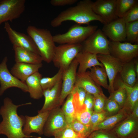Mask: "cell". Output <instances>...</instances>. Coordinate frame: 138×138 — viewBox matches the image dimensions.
<instances>
[{
    "mask_svg": "<svg viewBox=\"0 0 138 138\" xmlns=\"http://www.w3.org/2000/svg\"><path fill=\"white\" fill-rule=\"evenodd\" d=\"M125 28L123 18H118L104 25L101 30L110 41L122 42L126 40Z\"/></svg>",
    "mask_w": 138,
    "mask_h": 138,
    "instance_id": "cell-15",
    "label": "cell"
},
{
    "mask_svg": "<svg viewBox=\"0 0 138 138\" xmlns=\"http://www.w3.org/2000/svg\"><path fill=\"white\" fill-rule=\"evenodd\" d=\"M135 63V69L136 73L137 78L138 77V62L137 60L134 61Z\"/></svg>",
    "mask_w": 138,
    "mask_h": 138,
    "instance_id": "cell-45",
    "label": "cell"
},
{
    "mask_svg": "<svg viewBox=\"0 0 138 138\" xmlns=\"http://www.w3.org/2000/svg\"><path fill=\"white\" fill-rule=\"evenodd\" d=\"M116 0H97L93 2V9L106 24L118 18L116 13Z\"/></svg>",
    "mask_w": 138,
    "mask_h": 138,
    "instance_id": "cell-17",
    "label": "cell"
},
{
    "mask_svg": "<svg viewBox=\"0 0 138 138\" xmlns=\"http://www.w3.org/2000/svg\"><path fill=\"white\" fill-rule=\"evenodd\" d=\"M121 109L116 102L108 98L106 100L103 111L106 113L107 117L117 114Z\"/></svg>",
    "mask_w": 138,
    "mask_h": 138,
    "instance_id": "cell-36",
    "label": "cell"
},
{
    "mask_svg": "<svg viewBox=\"0 0 138 138\" xmlns=\"http://www.w3.org/2000/svg\"><path fill=\"white\" fill-rule=\"evenodd\" d=\"M75 58L78 64V73L85 72L88 69L96 66L103 67L98 61L97 55L89 52L81 51L77 54Z\"/></svg>",
    "mask_w": 138,
    "mask_h": 138,
    "instance_id": "cell-20",
    "label": "cell"
},
{
    "mask_svg": "<svg viewBox=\"0 0 138 138\" xmlns=\"http://www.w3.org/2000/svg\"><path fill=\"white\" fill-rule=\"evenodd\" d=\"M73 101L75 111L85 106L84 101L87 92L83 88L74 87L72 91Z\"/></svg>",
    "mask_w": 138,
    "mask_h": 138,
    "instance_id": "cell-30",
    "label": "cell"
},
{
    "mask_svg": "<svg viewBox=\"0 0 138 138\" xmlns=\"http://www.w3.org/2000/svg\"><path fill=\"white\" fill-rule=\"evenodd\" d=\"M8 58L5 56L0 64V96H2L8 89L12 87L19 88L25 92L28 90L25 83L14 77L8 68Z\"/></svg>",
    "mask_w": 138,
    "mask_h": 138,
    "instance_id": "cell-9",
    "label": "cell"
},
{
    "mask_svg": "<svg viewBox=\"0 0 138 138\" xmlns=\"http://www.w3.org/2000/svg\"><path fill=\"white\" fill-rule=\"evenodd\" d=\"M31 104L29 102L16 105L10 98H5L0 108V114L2 118L0 123V134L5 135L8 138H24L29 136L26 135L23 132L25 117L19 116L17 111L20 107Z\"/></svg>",
    "mask_w": 138,
    "mask_h": 138,
    "instance_id": "cell-1",
    "label": "cell"
},
{
    "mask_svg": "<svg viewBox=\"0 0 138 138\" xmlns=\"http://www.w3.org/2000/svg\"><path fill=\"white\" fill-rule=\"evenodd\" d=\"M78 63L75 59L68 67L63 71L62 83L59 101V105H62L65 98L73 91L74 87Z\"/></svg>",
    "mask_w": 138,
    "mask_h": 138,
    "instance_id": "cell-13",
    "label": "cell"
},
{
    "mask_svg": "<svg viewBox=\"0 0 138 138\" xmlns=\"http://www.w3.org/2000/svg\"><path fill=\"white\" fill-rule=\"evenodd\" d=\"M94 96L93 111L99 112L103 111L105 102L107 98L103 92Z\"/></svg>",
    "mask_w": 138,
    "mask_h": 138,
    "instance_id": "cell-37",
    "label": "cell"
},
{
    "mask_svg": "<svg viewBox=\"0 0 138 138\" xmlns=\"http://www.w3.org/2000/svg\"><path fill=\"white\" fill-rule=\"evenodd\" d=\"M122 18L125 23L138 21V3L133 6Z\"/></svg>",
    "mask_w": 138,
    "mask_h": 138,
    "instance_id": "cell-41",
    "label": "cell"
},
{
    "mask_svg": "<svg viewBox=\"0 0 138 138\" xmlns=\"http://www.w3.org/2000/svg\"><path fill=\"white\" fill-rule=\"evenodd\" d=\"M138 3L137 0H116V15L118 18L123 17Z\"/></svg>",
    "mask_w": 138,
    "mask_h": 138,
    "instance_id": "cell-28",
    "label": "cell"
},
{
    "mask_svg": "<svg viewBox=\"0 0 138 138\" xmlns=\"http://www.w3.org/2000/svg\"><path fill=\"white\" fill-rule=\"evenodd\" d=\"M93 2L90 0L80 1L75 6L71 7L61 12L51 22L53 27H59L62 23L72 21L80 25H88L94 21H99L104 25L105 22L94 11L92 5Z\"/></svg>",
    "mask_w": 138,
    "mask_h": 138,
    "instance_id": "cell-2",
    "label": "cell"
},
{
    "mask_svg": "<svg viewBox=\"0 0 138 138\" xmlns=\"http://www.w3.org/2000/svg\"><path fill=\"white\" fill-rule=\"evenodd\" d=\"M136 118H138V102L134 106L131 114Z\"/></svg>",
    "mask_w": 138,
    "mask_h": 138,
    "instance_id": "cell-44",
    "label": "cell"
},
{
    "mask_svg": "<svg viewBox=\"0 0 138 138\" xmlns=\"http://www.w3.org/2000/svg\"><path fill=\"white\" fill-rule=\"evenodd\" d=\"M134 65V61L133 60L124 63L120 73L121 81L131 87L134 86L137 82Z\"/></svg>",
    "mask_w": 138,
    "mask_h": 138,
    "instance_id": "cell-26",
    "label": "cell"
},
{
    "mask_svg": "<svg viewBox=\"0 0 138 138\" xmlns=\"http://www.w3.org/2000/svg\"><path fill=\"white\" fill-rule=\"evenodd\" d=\"M107 117L106 113L104 111L99 112L93 111L90 120V125L93 131L94 128L100 123Z\"/></svg>",
    "mask_w": 138,
    "mask_h": 138,
    "instance_id": "cell-38",
    "label": "cell"
},
{
    "mask_svg": "<svg viewBox=\"0 0 138 138\" xmlns=\"http://www.w3.org/2000/svg\"><path fill=\"white\" fill-rule=\"evenodd\" d=\"M87 138H118L109 130H96L93 131Z\"/></svg>",
    "mask_w": 138,
    "mask_h": 138,
    "instance_id": "cell-40",
    "label": "cell"
},
{
    "mask_svg": "<svg viewBox=\"0 0 138 138\" xmlns=\"http://www.w3.org/2000/svg\"><path fill=\"white\" fill-rule=\"evenodd\" d=\"M94 103V96L87 93L84 101V105L86 109L90 111H93Z\"/></svg>",
    "mask_w": 138,
    "mask_h": 138,
    "instance_id": "cell-42",
    "label": "cell"
},
{
    "mask_svg": "<svg viewBox=\"0 0 138 138\" xmlns=\"http://www.w3.org/2000/svg\"><path fill=\"white\" fill-rule=\"evenodd\" d=\"M74 87H81L93 96L103 92L100 86L97 84L90 75L89 71L77 72Z\"/></svg>",
    "mask_w": 138,
    "mask_h": 138,
    "instance_id": "cell-19",
    "label": "cell"
},
{
    "mask_svg": "<svg viewBox=\"0 0 138 138\" xmlns=\"http://www.w3.org/2000/svg\"><path fill=\"white\" fill-rule=\"evenodd\" d=\"M42 75L39 72H36L27 78L25 83L28 90L30 97L38 99L43 96V90L40 83Z\"/></svg>",
    "mask_w": 138,
    "mask_h": 138,
    "instance_id": "cell-22",
    "label": "cell"
},
{
    "mask_svg": "<svg viewBox=\"0 0 138 138\" xmlns=\"http://www.w3.org/2000/svg\"><path fill=\"white\" fill-rule=\"evenodd\" d=\"M110 41L101 30L98 29L81 43L82 51L96 55L110 54Z\"/></svg>",
    "mask_w": 138,
    "mask_h": 138,
    "instance_id": "cell-6",
    "label": "cell"
},
{
    "mask_svg": "<svg viewBox=\"0 0 138 138\" xmlns=\"http://www.w3.org/2000/svg\"><path fill=\"white\" fill-rule=\"evenodd\" d=\"M62 83V79L51 89L48 99L38 113L50 111L59 106V101Z\"/></svg>",
    "mask_w": 138,
    "mask_h": 138,
    "instance_id": "cell-24",
    "label": "cell"
},
{
    "mask_svg": "<svg viewBox=\"0 0 138 138\" xmlns=\"http://www.w3.org/2000/svg\"><path fill=\"white\" fill-rule=\"evenodd\" d=\"M36 137V138H41V137H40L34 136H32L31 135L30 136H27V137H25L24 138H30V137Z\"/></svg>",
    "mask_w": 138,
    "mask_h": 138,
    "instance_id": "cell-46",
    "label": "cell"
},
{
    "mask_svg": "<svg viewBox=\"0 0 138 138\" xmlns=\"http://www.w3.org/2000/svg\"><path fill=\"white\" fill-rule=\"evenodd\" d=\"M13 47L16 63L37 64L41 63L43 61L39 55L16 46H13Z\"/></svg>",
    "mask_w": 138,
    "mask_h": 138,
    "instance_id": "cell-21",
    "label": "cell"
},
{
    "mask_svg": "<svg viewBox=\"0 0 138 138\" xmlns=\"http://www.w3.org/2000/svg\"><path fill=\"white\" fill-rule=\"evenodd\" d=\"M78 1L77 0H51L50 3L54 6H63L74 4Z\"/></svg>",
    "mask_w": 138,
    "mask_h": 138,
    "instance_id": "cell-43",
    "label": "cell"
},
{
    "mask_svg": "<svg viewBox=\"0 0 138 138\" xmlns=\"http://www.w3.org/2000/svg\"><path fill=\"white\" fill-rule=\"evenodd\" d=\"M118 83L119 85L118 88L110 94L109 98L114 100L122 109L125 103L127 94L123 86L118 82Z\"/></svg>",
    "mask_w": 138,
    "mask_h": 138,
    "instance_id": "cell-32",
    "label": "cell"
},
{
    "mask_svg": "<svg viewBox=\"0 0 138 138\" xmlns=\"http://www.w3.org/2000/svg\"><path fill=\"white\" fill-rule=\"evenodd\" d=\"M97 25L83 26L76 24L66 32L53 36L55 43L60 44H81L98 28Z\"/></svg>",
    "mask_w": 138,
    "mask_h": 138,
    "instance_id": "cell-4",
    "label": "cell"
},
{
    "mask_svg": "<svg viewBox=\"0 0 138 138\" xmlns=\"http://www.w3.org/2000/svg\"><path fill=\"white\" fill-rule=\"evenodd\" d=\"M63 71L59 70L57 73L52 77H42L40 83L43 91L48 89H51L62 79Z\"/></svg>",
    "mask_w": 138,
    "mask_h": 138,
    "instance_id": "cell-33",
    "label": "cell"
},
{
    "mask_svg": "<svg viewBox=\"0 0 138 138\" xmlns=\"http://www.w3.org/2000/svg\"><path fill=\"white\" fill-rule=\"evenodd\" d=\"M126 40L130 43L138 42V21L126 23Z\"/></svg>",
    "mask_w": 138,
    "mask_h": 138,
    "instance_id": "cell-31",
    "label": "cell"
},
{
    "mask_svg": "<svg viewBox=\"0 0 138 138\" xmlns=\"http://www.w3.org/2000/svg\"><path fill=\"white\" fill-rule=\"evenodd\" d=\"M79 135L68 125L55 133L53 136L55 138H75Z\"/></svg>",
    "mask_w": 138,
    "mask_h": 138,
    "instance_id": "cell-39",
    "label": "cell"
},
{
    "mask_svg": "<svg viewBox=\"0 0 138 138\" xmlns=\"http://www.w3.org/2000/svg\"><path fill=\"white\" fill-rule=\"evenodd\" d=\"M83 138V137L80 136H77V137H76V138Z\"/></svg>",
    "mask_w": 138,
    "mask_h": 138,
    "instance_id": "cell-47",
    "label": "cell"
},
{
    "mask_svg": "<svg viewBox=\"0 0 138 138\" xmlns=\"http://www.w3.org/2000/svg\"><path fill=\"white\" fill-rule=\"evenodd\" d=\"M27 31L37 47L43 61L48 63L52 62L56 46L50 31L30 25L27 27Z\"/></svg>",
    "mask_w": 138,
    "mask_h": 138,
    "instance_id": "cell-3",
    "label": "cell"
},
{
    "mask_svg": "<svg viewBox=\"0 0 138 138\" xmlns=\"http://www.w3.org/2000/svg\"><path fill=\"white\" fill-rule=\"evenodd\" d=\"M73 97V94L71 92L67 97L66 100L61 108L68 125L74 120L75 110Z\"/></svg>",
    "mask_w": 138,
    "mask_h": 138,
    "instance_id": "cell-29",
    "label": "cell"
},
{
    "mask_svg": "<svg viewBox=\"0 0 138 138\" xmlns=\"http://www.w3.org/2000/svg\"><path fill=\"white\" fill-rule=\"evenodd\" d=\"M25 0H2L0 1V25L19 18L25 9Z\"/></svg>",
    "mask_w": 138,
    "mask_h": 138,
    "instance_id": "cell-8",
    "label": "cell"
},
{
    "mask_svg": "<svg viewBox=\"0 0 138 138\" xmlns=\"http://www.w3.org/2000/svg\"><path fill=\"white\" fill-rule=\"evenodd\" d=\"M118 82L125 88L127 94L125 104L123 108L128 115L131 113L136 103L138 102V82L133 87H131L124 83L121 80Z\"/></svg>",
    "mask_w": 138,
    "mask_h": 138,
    "instance_id": "cell-25",
    "label": "cell"
},
{
    "mask_svg": "<svg viewBox=\"0 0 138 138\" xmlns=\"http://www.w3.org/2000/svg\"><path fill=\"white\" fill-rule=\"evenodd\" d=\"M4 28L13 46L21 48L40 56L37 47L30 36L15 30L8 22H5Z\"/></svg>",
    "mask_w": 138,
    "mask_h": 138,
    "instance_id": "cell-11",
    "label": "cell"
},
{
    "mask_svg": "<svg viewBox=\"0 0 138 138\" xmlns=\"http://www.w3.org/2000/svg\"><path fill=\"white\" fill-rule=\"evenodd\" d=\"M50 111L38 113L35 116H25V122L23 128L24 134L30 136L31 134L36 133L41 135L43 134L44 127Z\"/></svg>",
    "mask_w": 138,
    "mask_h": 138,
    "instance_id": "cell-16",
    "label": "cell"
},
{
    "mask_svg": "<svg viewBox=\"0 0 138 138\" xmlns=\"http://www.w3.org/2000/svg\"><path fill=\"white\" fill-rule=\"evenodd\" d=\"M82 49L81 43L64 44L56 46L52 61L55 67L64 71L68 67Z\"/></svg>",
    "mask_w": 138,
    "mask_h": 138,
    "instance_id": "cell-5",
    "label": "cell"
},
{
    "mask_svg": "<svg viewBox=\"0 0 138 138\" xmlns=\"http://www.w3.org/2000/svg\"><path fill=\"white\" fill-rule=\"evenodd\" d=\"M67 125L61 109L57 107L50 111L44 127L43 134L47 136H53Z\"/></svg>",
    "mask_w": 138,
    "mask_h": 138,
    "instance_id": "cell-12",
    "label": "cell"
},
{
    "mask_svg": "<svg viewBox=\"0 0 138 138\" xmlns=\"http://www.w3.org/2000/svg\"><path fill=\"white\" fill-rule=\"evenodd\" d=\"M137 138V137H135V138Z\"/></svg>",
    "mask_w": 138,
    "mask_h": 138,
    "instance_id": "cell-48",
    "label": "cell"
},
{
    "mask_svg": "<svg viewBox=\"0 0 138 138\" xmlns=\"http://www.w3.org/2000/svg\"><path fill=\"white\" fill-rule=\"evenodd\" d=\"M89 73L91 77L97 85L108 90L109 85L107 76L103 67L94 66L90 69Z\"/></svg>",
    "mask_w": 138,
    "mask_h": 138,
    "instance_id": "cell-27",
    "label": "cell"
},
{
    "mask_svg": "<svg viewBox=\"0 0 138 138\" xmlns=\"http://www.w3.org/2000/svg\"><path fill=\"white\" fill-rule=\"evenodd\" d=\"M68 125L78 135L84 138H87L93 131L91 127L84 125L75 119Z\"/></svg>",
    "mask_w": 138,
    "mask_h": 138,
    "instance_id": "cell-34",
    "label": "cell"
},
{
    "mask_svg": "<svg viewBox=\"0 0 138 138\" xmlns=\"http://www.w3.org/2000/svg\"><path fill=\"white\" fill-rule=\"evenodd\" d=\"M42 66V63L31 64L16 63L11 68L10 72L16 78L25 83L27 78L36 72Z\"/></svg>",
    "mask_w": 138,
    "mask_h": 138,
    "instance_id": "cell-18",
    "label": "cell"
},
{
    "mask_svg": "<svg viewBox=\"0 0 138 138\" xmlns=\"http://www.w3.org/2000/svg\"><path fill=\"white\" fill-rule=\"evenodd\" d=\"M110 54L124 64L137 56L138 44L129 42L110 41Z\"/></svg>",
    "mask_w": 138,
    "mask_h": 138,
    "instance_id": "cell-7",
    "label": "cell"
},
{
    "mask_svg": "<svg viewBox=\"0 0 138 138\" xmlns=\"http://www.w3.org/2000/svg\"><path fill=\"white\" fill-rule=\"evenodd\" d=\"M93 111L87 110L85 106L75 111L74 119L87 126L90 127V118Z\"/></svg>",
    "mask_w": 138,
    "mask_h": 138,
    "instance_id": "cell-35",
    "label": "cell"
},
{
    "mask_svg": "<svg viewBox=\"0 0 138 138\" xmlns=\"http://www.w3.org/2000/svg\"><path fill=\"white\" fill-rule=\"evenodd\" d=\"M97 57L106 71L109 80L108 90L110 94L115 90V80L117 74L121 72L123 64L110 54H98Z\"/></svg>",
    "mask_w": 138,
    "mask_h": 138,
    "instance_id": "cell-10",
    "label": "cell"
},
{
    "mask_svg": "<svg viewBox=\"0 0 138 138\" xmlns=\"http://www.w3.org/2000/svg\"><path fill=\"white\" fill-rule=\"evenodd\" d=\"M129 115L122 108L117 114L107 117L102 122L95 126L93 129V131L99 130H110Z\"/></svg>",
    "mask_w": 138,
    "mask_h": 138,
    "instance_id": "cell-23",
    "label": "cell"
},
{
    "mask_svg": "<svg viewBox=\"0 0 138 138\" xmlns=\"http://www.w3.org/2000/svg\"><path fill=\"white\" fill-rule=\"evenodd\" d=\"M110 131L118 138L137 137L138 131V118L131 114Z\"/></svg>",
    "mask_w": 138,
    "mask_h": 138,
    "instance_id": "cell-14",
    "label": "cell"
}]
</instances>
